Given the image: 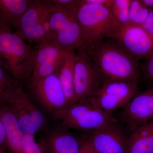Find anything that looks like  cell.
<instances>
[{
  "instance_id": "obj_1",
  "label": "cell",
  "mask_w": 153,
  "mask_h": 153,
  "mask_svg": "<svg viewBox=\"0 0 153 153\" xmlns=\"http://www.w3.org/2000/svg\"><path fill=\"white\" fill-rule=\"evenodd\" d=\"M82 49L105 78L140 81V61L114 39L107 38L97 44L85 45Z\"/></svg>"
},
{
  "instance_id": "obj_2",
  "label": "cell",
  "mask_w": 153,
  "mask_h": 153,
  "mask_svg": "<svg viewBox=\"0 0 153 153\" xmlns=\"http://www.w3.org/2000/svg\"><path fill=\"white\" fill-rule=\"evenodd\" d=\"M35 52L12 28L0 25V53L4 66L19 84L29 82L31 78Z\"/></svg>"
},
{
  "instance_id": "obj_3",
  "label": "cell",
  "mask_w": 153,
  "mask_h": 153,
  "mask_svg": "<svg viewBox=\"0 0 153 153\" xmlns=\"http://www.w3.org/2000/svg\"><path fill=\"white\" fill-rule=\"evenodd\" d=\"M75 17L82 32L84 46L107 38L114 39L122 26L108 6L88 4L84 0H80Z\"/></svg>"
},
{
  "instance_id": "obj_4",
  "label": "cell",
  "mask_w": 153,
  "mask_h": 153,
  "mask_svg": "<svg viewBox=\"0 0 153 153\" xmlns=\"http://www.w3.org/2000/svg\"><path fill=\"white\" fill-rule=\"evenodd\" d=\"M68 129L93 131L117 121L113 114L107 112L86 101L72 105L52 114Z\"/></svg>"
},
{
  "instance_id": "obj_5",
  "label": "cell",
  "mask_w": 153,
  "mask_h": 153,
  "mask_svg": "<svg viewBox=\"0 0 153 153\" xmlns=\"http://www.w3.org/2000/svg\"><path fill=\"white\" fill-rule=\"evenodd\" d=\"M48 20L49 32L47 42L57 44L67 50L77 51L83 48L84 41L76 17L55 7Z\"/></svg>"
},
{
  "instance_id": "obj_6",
  "label": "cell",
  "mask_w": 153,
  "mask_h": 153,
  "mask_svg": "<svg viewBox=\"0 0 153 153\" xmlns=\"http://www.w3.org/2000/svg\"><path fill=\"white\" fill-rule=\"evenodd\" d=\"M105 77L84 49L75 52L74 85L75 103L86 101L99 90Z\"/></svg>"
},
{
  "instance_id": "obj_7",
  "label": "cell",
  "mask_w": 153,
  "mask_h": 153,
  "mask_svg": "<svg viewBox=\"0 0 153 153\" xmlns=\"http://www.w3.org/2000/svg\"><path fill=\"white\" fill-rule=\"evenodd\" d=\"M54 8L52 0H33L20 19L15 33L31 44L39 46L47 43L44 22Z\"/></svg>"
},
{
  "instance_id": "obj_8",
  "label": "cell",
  "mask_w": 153,
  "mask_h": 153,
  "mask_svg": "<svg viewBox=\"0 0 153 153\" xmlns=\"http://www.w3.org/2000/svg\"><path fill=\"white\" fill-rule=\"evenodd\" d=\"M9 105L12 108L21 131L25 135H33L42 129L46 118L33 103L22 85L18 88Z\"/></svg>"
},
{
  "instance_id": "obj_9",
  "label": "cell",
  "mask_w": 153,
  "mask_h": 153,
  "mask_svg": "<svg viewBox=\"0 0 153 153\" xmlns=\"http://www.w3.org/2000/svg\"><path fill=\"white\" fill-rule=\"evenodd\" d=\"M139 81L114 80L105 78L97 92L99 105L102 109L114 113L123 108L138 91Z\"/></svg>"
},
{
  "instance_id": "obj_10",
  "label": "cell",
  "mask_w": 153,
  "mask_h": 153,
  "mask_svg": "<svg viewBox=\"0 0 153 153\" xmlns=\"http://www.w3.org/2000/svg\"><path fill=\"white\" fill-rule=\"evenodd\" d=\"M29 83L33 97L51 115L68 107L57 74Z\"/></svg>"
},
{
  "instance_id": "obj_11",
  "label": "cell",
  "mask_w": 153,
  "mask_h": 153,
  "mask_svg": "<svg viewBox=\"0 0 153 153\" xmlns=\"http://www.w3.org/2000/svg\"><path fill=\"white\" fill-rule=\"evenodd\" d=\"M130 134L117 120L91 131L87 138L99 153H127Z\"/></svg>"
},
{
  "instance_id": "obj_12",
  "label": "cell",
  "mask_w": 153,
  "mask_h": 153,
  "mask_svg": "<svg viewBox=\"0 0 153 153\" xmlns=\"http://www.w3.org/2000/svg\"><path fill=\"white\" fill-rule=\"evenodd\" d=\"M131 132L138 127L153 120V87L138 91L119 115Z\"/></svg>"
},
{
  "instance_id": "obj_13",
  "label": "cell",
  "mask_w": 153,
  "mask_h": 153,
  "mask_svg": "<svg viewBox=\"0 0 153 153\" xmlns=\"http://www.w3.org/2000/svg\"><path fill=\"white\" fill-rule=\"evenodd\" d=\"M114 40L139 61L153 55V35L139 25H122Z\"/></svg>"
},
{
  "instance_id": "obj_14",
  "label": "cell",
  "mask_w": 153,
  "mask_h": 153,
  "mask_svg": "<svg viewBox=\"0 0 153 153\" xmlns=\"http://www.w3.org/2000/svg\"><path fill=\"white\" fill-rule=\"evenodd\" d=\"M55 44L44 43L36 50L33 73L29 82H34L56 74L66 51Z\"/></svg>"
},
{
  "instance_id": "obj_15",
  "label": "cell",
  "mask_w": 153,
  "mask_h": 153,
  "mask_svg": "<svg viewBox=\"0 0 153 153\" xmlns=\"http://www.w3.org/2000/svg\"><path fill=\"white\" fill-rule=\"evenodd\" d=\"M64 126L51 131L39 145L44 153H79V140Z\"/></svg>"
},
{
  "instance_id": "obj_16",
  "label": "cell",
  "mask_w": 153,
  "mask_h": 153,
  "mask_svg": "<svg viewBox=\"0 0 153 153\" xmlns=\"http://www.w3.org/2000/svg\"><path fill=\"white\" fill-rule=\"evenodd\" d=\"M0 118L6 128L7 145L9 150L11 153H24L23 146L24 134L19 128L13 111L10 105L0 108Z\"/></svg>"
},
{
  "instance_id": "obj_17",
  "label": "cell",
  "mask_w": 153,
  "mask_h": 153,
  "mask_svg": "<svg viewBox=\"0 0 153 153\" xmlns=\"http://www.w3.org/2000/svg\"><path fill=\"white\" fill-rule=\"evenodd\" d=\"M75 55V51L66 50L56 73L66 97L68 107L74 104L75 102L74 85Z\"/></svg>"
},
{
  "instance_id": "obj_18",
  "label": "cell",
  "mask_w": 153,
  "mask_h": 153,
  "mask_svg": "<svg viewBox=\"0 0 153 153\" xmlns=\"http://www.w3.org/2000/svg\"><path fill=\"white\" fill-rule=\"evenodd\" d=\"M33 0H0V25L16 28Z\"/></svg>"
},
{
  "instance_id": "obj_19",
  "label": "cell",
  "mask_w": 153,
  "mask_h": 153,
  "mask_svg": "<svg viewBox=\"0 0 153 153\" xmlns=\"http://www.w3.org/2000/svg\"><path fill=\"white\" fill-rule=\"evenodd\" d=\"M127 153H153V120L131 132Z\"/></svg>"
},
{
  "instance_id": "obj_20",
  "label": "cell",
  "mask_w": 153,
  "mask_h": 153,
  "mask_svg": "<svg viewBox=\"0 0 153 153\" xmlns=\"http://www.w3.org/2000/svg\"><path fill=\"white\" fill-rule=\"evenodd\" d=\"M20 85L10 71L0 65V108L9 105Z\"/></svg>"
},
{
  "instance_id": "obj_21",
  "label": "cell",
  "mask_w": 153,
  "mask_h": 153,
  "mask_svg": "<svg viewBox=\"0 0 153 153\" xmlns=\"http://www.w3.org/2000/svg\"><path fill=\"white\" fill-rule=\"evenodd\" d=\"M131 0H113L109 7L114 16L121 25L129 23V9Z\"/></svg>"
},
{
  "instance_id": "obj_22",
  "label": "cell",
  "mask_w": 153,
  "mask_h": 153,
  "mask_svg": "<svg viewBox=\"0 0 153 153\" xmlns=\"http://www.w3.org/2000/svg\"><path fill=\"white\" fill-rule=\"evenodd\" d=\"M150 10L145 7L140 0H131L129 9V23L141 26L149 13Z\"/></svg>"
},
{
  "instance_id": "obj_23",
  "label": "cell",
  "mask_w": 153,
  "mask_h": 153,
  "mask_svg": "<svg viewBox=\"0 0 153 153\" xmlns=\"http://www.w3.org/2000/svg\"><path fill=\"white\" fill-rule=\"evenodd\" d=\"M52 2L55 7L66 11L75 17L80 7V0H52Z\"/></svg>"
},
{
  "instance_id": "obj_24",
  "label": "cell",
  "mask_w": 153,
  "mask_h": 153,
  "mask_svg": "<svg viewBox=\"0 0 153 153\" xmlns=\"http://www.w3.org/2000/svg\"><path fill=\"white\" fill-rule=\"evenodd\" d=\"M141 75H142L145 80L153 87V55L150 57L140 63Z\"/></svg>"
},
{
  "instance_id": "obj_25",
  "label": "cell",
  "mask_w": 153,
  "mask_h": 153,
  "mask_svg": "<svg viewBox=\"0 0 153 153\" xmlns=\"http://www.w3.org/2000/svg\"><path fill=\"white\" fill-rule=\"evenodd\" d=\"M23 146L24 153H44L33 135H24Z\"/></svg>"
},
{
  "instance_id": "obj_26",
  "label": "cell",
  "mask_w": 153,
  "mask_h": 153,
  "mask_svg": "<svg viewBox=\"0 0 153 153\" xmlns=\"http://www.w3.org/2000/svg\"><path fill=\"white\" fill-rule=\"evenodd\" d=\"M7 145V131L2 121L0 118V153H6Z\"/></svg>"
},
{
  "instance_id": "obj_27",
  "label": "cell",
  "mask_w": 153,
  "mask_h": 153,
  "mask_svg": "<svg viewBox=\"0 0 153 153\" xmlns=\"http://www.w3.org/2000/svg\"><path fill=\"white\" fill-rule=\"evenodd\" d=\"M94 149L93 146L86 138L81 142L79 153H91Z\"/></svg>"
},
{
  "instance_id": "obj_28",
  "label": "cell",
  "mask_w": 153,
  "mask_h": 153,
  "mask_svg": "<svg viewBox=\"0 0 153 153\" xmlns=\"http://www.w3.org/2000/svg\"><path fill=\"white\" fill-rule=\"evenodd\" d=\"M140 1L145 7L153 10V0H140Z\"/></svg>"
},
{
  "instance_id": "obj_29",
  "label": "cell",
  "mask_w": 153,
  "mask_h": 153,
  "mask_svg": "<svg viewBox=\"0 0 153 153\" xmlns=\"http://www.w3.org/2000/svg\"><path fill=\"white\" fill-rule=\"evenodd\" d=\"M0 65H1V66H4L2 58L1 55V53H0Z\"/></svg>"
}]
</instances>
